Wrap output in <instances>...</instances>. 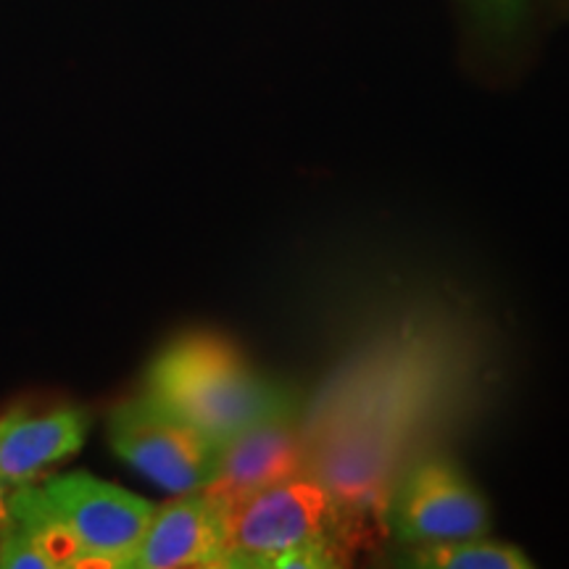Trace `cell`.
I'll use <instances>...</instances> for the list:
<instances>
[{"instance_id": "6da1fadb", "label": "cell", "mask_w": 569, "mask_h": 569, "mask_svg": "<svg viewBox=\"0 0 569 569\" xmlns=\"http://www.w3.org/2000/svg\"><path fill=\"white\" fill-rule=\"evenodd\" d=\"M224 567L319 569L343 565V501L296 475L222 503Z\"/></svg>"}, {"instance_id": "7a4b0ae2", "label": "cell", "mask_w": 569, "mask_h": 569, "mask_svg": "<svg viewBox=\"0 0 569 569\" xmlns=\"http://www.w3.org/2000/svg\"><path fill=\"white\" fill-rule=\"evenodd\" d=\"M146 393L217 443L296 409L288 390L253 372L238 348L217 336L174 340L153 361Z\"/></svg>"}, {"instance_id": "3957f363", "label": "cell", "mask_w": 569, "mask_h": 569, "mask_svg": "<svg viewBox=\"0 0 569 569\" xmlns=\"http://www.w3.org/2000/svg\"><path fill=\"white\" fill-rule=\"evenodd\" d=\"M48 509L74 551V569H127L156 507L88 472L59 475L40 486Z\"/></svg>"}, {"instance_id": "277c9868", "label": "cell", "mask_w": 569, "mask_h": 569, "mask_svg": "<svg viewBox=\"0 0 569 569\" xmlns=\"http://www.w3.org/2000/svg\"><path fill=\"white\" fill-rule=\"evenodd\" d=\"M109 443L142 478L174 496L206 490L217 469V440L142 393L113 407Z\"/></svg>"}, {"instance_id": "5b68a950", "label": "cell", "mask_w": 569, "mask_h": 569, "mask_svg": "<svg viewBox=\"0 0 569 569\" xmlns=\"http://www.w3.org/2000/svg\"><path fill=\"white\" fill-rule=\"evenodd\" d=\"M388 525L407 546L480 538L488 532V507L457 467L422 461L390 498Z\"/></svg>"}, {"instance_id": "8992f818", "label": "cell", "mask_w": 569, "mask_h": 569, "mask_svg": "<svg viewBox=\"0 0 569 569\" xmlns=\"http://www.w3.org/2000/svg\"><path fill=\"white\" fill-rule=\"evenodd\" d=\"M88 430L90 411L67 401H24L0 415V496L32 486L74 457Z\"/></svg>"}, {"instance_id": "52a82bcc", "label": "cell", "mask_w": 569, "mask_h": 569, "mask_svg": "<svg viewBox=\"0 0 569 569\" xmlns=\"http://www.w3.org/2000/svg\"><path fill=\"white\" fill-rule=\"evenodd\" d=\"M224 567V509L209 493H184L156 507L127 569Z\"/></svg>"}, {"instance_id": "ba28073f", "label": "cell", "mask_w": 569, "mask_h": 569, "mask_svg": "<svg viewBox=\"0 0 569 569\" xmlns=\"http://www.w3.org/2000/svg\"><path fill=\"white\" fill-rule=\"evenodd\" d=\"M290 419L293 417L267 419L219 440L217 469L203 493L219 503H230L259 488L303 475V443Z\"/></svg>"}, {"instance_id": "9c48e42d", "label": "cell", "mask_w": 569, "mask_h": 569, "mask_svg": "<svg viewBox=\"0 0 569 569\" xmlns=\"http://www.w3.org/2000/svg\"><path fill=\"white\" fill-rule=\"evenodd\" d=\"M409 567L427 569H528L530 559L517 546L501 543V540L461 538L446 540V543L409 546Z\"/></svg>"}, {"instance_id": "30bf717a", "label": "cell", "mask_w": 569, "mask_h": 569, "mask_svg": "<svg viewBox=\"0 0 569 569\" xmlns=\"http://www.w3.org/2000/svg\"><path fill=\"white\" fill-rule=\"evenodd\" d=\"M525 6H528V0H478V9L488 24L503 32H511L519 24Z\"/></svg>"}, {"instance_id": "8fae6325", "label": "cell", "mask_w": 569, "mask_h": 569, "mask_svg": "<svg viewBox=\"0 0 569 569\" xmlns=\"http://www.w3.org/2000/svg\"><path fill=\"white\" fill-rule=\"evenodd\" d=\"M6 522V496H0V525Z\"/></svg>"}]
</instances>
